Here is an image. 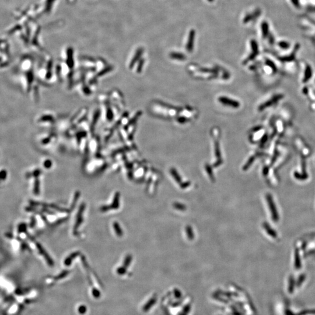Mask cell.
I'll use <instances>...</instances> for the list:
<instances>
[{"label":"cell","instance_id":"5bb4252c","mask_svg":"<svg viewBox=\"0 0 315 315\" xmlns=\"http://www.w3.org/2000/svg\"><path fill=\"white\" fill-rule=\"evenodd\" d=\"M207 1H208L209 2H213L214 0H207Z\"/></svg>","mask_w":315,"mask_h":315},{"label":"cell","instance_id":"3957f363","mask_svg":"<svg viewBox=\"0 0 315 315\" xmlns=\"http://www.w3.org/2000/svg\"><path fill=\"white\" fill-rule=\"evenodd\" d=\"M302 66L301 74L300 75V80L302 84H306L313 77V70L311 66L307 63H304Z\"/></svg>","mask_w":315,"mask_h":315},{"label":"cell","instance_id":"277c9868","mask_svg":"<svg viewBox=\"0 0 315 315\" xmlns=\"http://www.w3.org/2000/svg\"><path fill=\"white\" fill-rule=\"evenodd\" d=\"M195 37H196V31L194 29H192L189 32L186 44V49L189 52H191L193 50Z\"/></svg>","mask_w":315,"mask_h":315},{"label":"cell","instance_id":"6da1fadb","mask_svg":"<svg viewBox=\"0 0 315 315\" xmlns=\"http://www.w3.org/2000/svg\"><path fill=\"white\" fill-rule=\"evenodd\" d=\"M294 145L295 148L304 156H308L311 154V148L309 144L301 137H296L294 139Z\"/></svg>","mask_w":315,"mask_h":315},{"label":"cell","instance_id":"7a4b0ae2","mask_svg":"<svg viewBox=\"0 0 315 315\" xmlns=\"http://www.w3.org/2000/svg\"><path fill=\"white\" fill-rule=\"evenodd\" d=\"M284 98V95L282 93H277L273 95L270 98L266 100L259 106V110L263 111L267 108H270L277 104Z\"/></svg>","mask_w":315,"mask_h":315},{"label":"cell","instance_id":"5b68a950","mask_svg":"<svg viewBox=\"0 0 315 315\" xmlns=\"http://www.w3.org/2000/svg\"><path fill=\"white\" fill-rule=\"evenodd\" d=\"M251 49H252V53L248 57V58L244 62V64L245 63H247V62L252 60H253L255 57H256V56L257 55V54L259 53V50H258V46H257V44L256 43V41L253 40L251 41Z\"/></svg>","mask_w":315,"mask_h":315},{"label":"cell","instance_id":"7c38bea8","mask_svg":"<svg viewBox=\"0 0 315 315\" xmlns=\"http://www.w3.org/2000/svg\"><path fill=\"white\" fill-rule=\"evenodd\" d=\"M310 108L311 110L315 112V102H312L310 103Z\"/></svg>","mask_w":315,"mask_h":315},{"label":"cell","instance_id":"4fadbf2b","mask_svg":"<svg viewBox=\"0 0 315 315\" xmlns=\"http://www.w3.org/2000/svg\"><path fill=\"white\" fill-rule=\"evenodd\" d=\"M179 122H181V118H180V119L179 120ZM182 121H183V122L185 121V118H183V119L182 120Z\"/></svg>","mask_w":315,"mask_h":315},{"label":"cell","instance_id":"30bf717a","mask_svg":"<svg viewBox=\"0 0 315 315\" xmlns=\"http://www.w3.org/2000/svg\"><path fill=\"white\" fill-rule=\"evenodd\" d=\"M7 176V172L5 170H2L0 171V184L2 183L3 182L5 181Z\"/></svg>","mask_w":315,"mask_h":315},{"label":"cell","instance_id":"9c48e42d","mask_svg":"<svg viewBox=\"0 0 315 315\" xmlns=\"http://www.w3.org/2000/svg\"><path fill=\"white\" fill-rule=\"evenodd\" d=\"M261 29H262V34L263 36L264 37V38L267 36L268 32V26L266 22H264L262 23L261 25Z\"/></svg>","mask_w":315,"mask_h":315},{"label":"cell","instance_id":"52a82bcc","mask_svg":"<svg viewBox=\"0 0 315 315\" xmlns=\"http://www.w3.org/2000/svg\"><path fill=\"white\" fill-rule=\"evenodd\" d=\"M260 10H257L256 11H255L253 13L247 15L243 19V23H247L249 22L252 21L253 19L256 18L257 17H259L260 15Z\"/></svg>","mask_w":315,"mask_h":315},{"label":"cell","instance_id":"ba28073f","mask_svg":"<svg viewBox=\"0 0 315 315\" xmlns=\"http://www.w3.org/2000/svg\"><path fill=\"white\" fill-rule=\"evenodd\" d=\"M170 57L172 58L180 60H184L185 59H186V57L185 55L179 53H171L170 54Z\"/></svg>","mask_w":315,"mask_h":315},{"label":"cell","instance_id":"8fae6325","mask_svg":"<svg viewBox=\"0 0 315 315\" xmlns=\"http://www.w3.org/2000/svg\"><path fill=\"white\" fill-rule=\"evenodd\" d=\"M215 154L216 155L219 156L220 155V152H219V144L218 142H215Z\"/></svg>","mask_w":315,"mask_h":315},{"label":"cell","instance_id":"8992f818","mask_svg":"<svg viewBox=\"0 0 315 315\" xmlns=\"http://www.w3.org/2000/svg\"><path fill=\"white\" fill-rule=\"evenodd\" d=\"M219 100L221 103L228 105V106H232L235 108H238L240 105L239 102L235 100L228 99V98H225V97H220L219 98Z\"/></svg>","mask_w":315,"mask_h":315}]
</instances>
